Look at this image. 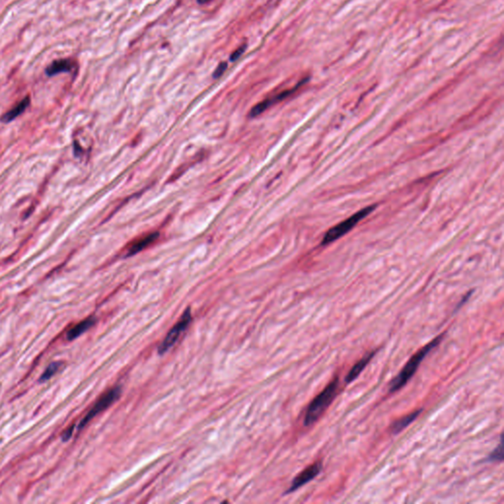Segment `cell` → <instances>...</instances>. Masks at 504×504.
Wrapping results in <instances>:
<instances>
[{
	"instance_id": "1",
	"label": "cell",
	"mask_w": 504,
	"mask_h": 504,
	"mask_svg": "<svg viewBox=\"0 0 504 504\" xmlns=\"http://www.w3.org/2000/svg\"><path fill=\"white\" fill-rule=\"evenodd\" d=\"M444 335L445 334L443 333V334L437 336L435 339L432 341L431 343H428L427 345H425L422 349H421L419 352H416L410 358V361L403 367V369L400 371L398 376H396L390 382L389 393H395V392H397L398 390H400L401 388H403V387L405 386L408 383V381L417 372L418 367L420 366V364H421L422 361L425 359V357L430 352H432L434 349H435L439 345V343L441 341L443 340Z\"/></svg>"
},
{
	"instance_id": "2",
	"label": "cell",
	"mask_w": 504,
	"mask_h": 504,
	"mask_svg": "<svg viewBox=\"0 0 504 504\" xmlns=\"http://www.w3.org/2000/svg\"><path fill=\"white\" fill-rule=\"evenodd\" d=\"M339 388V378L336 377L333 381H331L325 389L320 392L315 398L309 404L306 413H305L304 424L305 426H310L318 419L322 416V414L331 405L332 401L335 399Z\"/></svg>"
},
{
	"instance_id": "3",
	"label": "cell",
	"mask_w": 504,
	"mask_h": 504,
	"mask_svg": "<svg viewBox=\"0 0 504 504\" xmlns=\"http://www.w3.org/2000/svg\"><path fill=\"white\" fill-rule=\"evenodd\" d=\"M376 205H374V206H368L366 208H364V209L357 212L356 214H353L347 220L343 221L342 223H338L337 226L330 229L328 232L326 233V235H324L321 245L327 246L329 244L335 241L336 239L340 238L343 235H346L347 233H349L352 228H354L357 226V223H360L367 215H369L371 212L374 211L376 209Z\"/></svg>"
},
{
	"instance_id": "4",
	"label": "cell",
	"mask_w": 504,
	"mask_h": 504,
	"mask_svg": "<svg viewBox=\"0 0 504 504\" xmlns=\"http://www.w3.org/2000/svg\"><path fill=\"white\" fill-rule=\"evenodd\" d=\"M120 394H121L120 386L114 387L105 393L97 401V403L92 407V409L88 412V414L83 418L82 421L79 422L78 432L82 431L83 428L91 422L96 416H98L100 413L106 410L110 405H113L120 397Z\"/></svg>"
},
{
	"instance_id": "5",
	"label": "cell",
	"mask_w": 504,
	"mask_h": 504,
	"mask_svg": "<svg viewBox=\"0 0 504 504\" xmlns=\"http://www.w3.org/2000/svg\"><path fill=\"white\" fill-rule=\"evenodd\" d=\"M192 320L191 315V309L190 307H188L182 315L180 317L179 321L176 323L173 328L170 330V332L166 334L164 341L160 344L158 348V353L159 354H164V352H167L175 344H176L178 338L181 336V334L188 329L190 322Z\"/></svg>"
},
{
	"instance_id": "6",
	"label": "cell",
	"mask_w": 504,
	"mask_h": 504,
	"mask_svg": "<svg viewBox=\"0 0 504 504\" xmlns=\"http://www.w3.org/2000/svg\"><path fill=\"white\" fill-rule=\"evenodd\" d=\"M308 79L307 78H305L304 80H302L301 82L297 83L293 88L292 89H289V90H286V91H283L280 94L276 95L272 98H269V99H266L262 102H260L259 104H257L256 106H253L249 113V117L250 118H255V117H258L260 116L262 113H264L267 108H269L270 106L277 104V103H280L282 101H284L285 99H287L288 97H290L291 95L293 94L298 88H301L305 83L307 82Z\"/></svg>"
},
{
	"instance_id": "7",
	"label": "cell",
	"mask_w": 504,
	"mask_h": 504,
	"mask_svg": "<svg viewBox=\"0 0 504 504\" xmlns=\"http://www.w3.org/2000/svg\"><path fill=\"white\" fill-rule=\"evenodd\" d=\"M321 471H322V464H321V462H316V463L312 464L311 466L307 467L306 469L304 470L301 474H298L293 479L291 487L287 490V492L285 493L288 494V493L295 492L296 490H298L300 488H302L303 486H305L307 482H309V481H312L313 479H315L317 476L321 473Z\"/></svg>"
},
{
	"instance_id": "8",
	"label": "cell",
	"mask_w": 504,
	"mask_h": 504,
	"mask_svg": "<svg viewBox=\"0 0 504 504\" xmlns=\"http://www.w3.org/2000/svg\"><path fill=\"white\" fill-rule=\"evenodd\" d=\"M78 65L75 60L71 59H62L53 60L47 68L46 74L48 77L59 75L60 73H76Z\"/></svg>"
},
{
	"instance_id": "9",
	"label": "cell",
	"mask_w": 504,
	"mask_h": 504,
	"mask_svg": "<svg viewBox=\"0 0 504 504\" xmlns=\"http://www.w3.org/2000/svg\"><path fill=\"white\" fill-rule=\"evenodd\" d=\"M376 353V351L366 353L363 359H361L357 364H354L352 368H351V370L349 371V374L346 376L345 382L346 383H351L353 380H356L359 377V376L363 372L364 368L367 366V364L370 363V361L374 359V357H375Z\"/></svg>"
},
{
	"instance_id": "10",
	"label": "cell",
	"mask_w": 504,
	"mask_h": 504,
	"mask_svg": "<svg viewBox=\"0 0 504 504\" xmlns=\"http://www.w3.org/2000/svg\"><path fill=\"white\" fill-rule=\"evenodd\" d=\"M96 322H97V318L95 316H90L88 317L87 319L83 320L81 322H79L78 324L74 325L72 328L68 330V332L66 334L67 340H75L76 338H78L79 336H81L82 334H84L86 331H88L89 329L92 328L94 326Z\"/></svg>"
},
{
	"instance_id": "11",
	"label": "cell",
	"mask_w": 504,
	"mask_h": 504,
	"mask_svg": "<svg viewBox=\"0 0 504 504\" xmlns=\"http://www.w3.org/2000/svg\"><path fill=\"white\" fill-rule=\"evenodd\" d=\"M159 237V234L158 233H152L150 235H145L144 237H142L140 239L134 241L130 247H128V251H127V256H132L134 254H137L141 252L142 250H144L146 247L151 246L153 242L156 241V239Z\"/></svg>"
},
{
	"instance_id": "12",
	"label": "cell",
	"mask_w": 504,
	"mask_h": 504,
	"mask_svg": "<svg viewBox=\"0 0 504 504\" xmlns=\"http://www.w3.org/2000/svg\"><path fill=\"white\" fill-rule=\"evenodd\" d=\"M422 409H420V410H415L413 413H410L409 415L407 416H404L402 417L401 419H399L397 421L393 422L391 424V433L393 434H398L399 433H401L402 431H404L408 425H410V423L416 421V419L422 414Z\"/></svg>"
},
{
	"instance_id": "13",
	"label": "cell",
	"mask_w": 504,
	"mask_h": 504,
	"mask_svg": "<svg viewBox=\"0 0 504 504\" xmlns=\"http://www.w3.org/2000/svg\"><path fill=\"white\" fill-rule=\"evenodd\" d=\"M30 98L29 97H26L24 98L23 100L17 105V106H14L13 108H11L9 111L5 113L1 118L0 120L3 122V123H9L11 122L12 120H14L15 118L20 117L24 111L28 108V106H30Z\"/></svg>"
},
{
	"instance_id": "14",
	"label": "cell",
	"mask_w": 504,
	"mask_h": 504,
	"mask_svg": "<svg viewBox=\"0 0 504 504\" xmlns=\"http://www.w3.org/2000/svg\"><path fill=\"white\" fill-rule=\"evenodd\" d=\"M62 365H63L62 362H53V363H51L46 368V370L44 371V374L42 375V376L40 377L39 381L41 383H44V382H46L47 380H49L62 367Z\"/></svg>"
},
{
	"instance_id": "15",
	"label": "cell",
	"mask_w": 504,
	"mask_h": 504,
	"mask_svg": "<svg viewBox=\"0 0 504 504\" xmlns=\"http://www.w3.org/2000/svg\"><path fill=\"white\" fill-rule=\"evenodd\" d=\"M503 460V441L502 435L500 437V442L493 452L486 458V462H501Z\"/></svg>"
},
{
	"instance_id": "16",
	"label": "cell",
	"mask_w": 504,
	"mask_h": 504,
	"mask_svg": "<svg viewBox=\"0 0 504 504\" xmlns=\"http://www.w3.org/2000/svg\"><path fill=\"white\" fill-rule=\"evenodd\" d=\"M247 48V44H244L242 46H240V47H238V48H236L235 51H234V52L231 54V57H230V60H231V61H233V62H235V61H236L237 59H240V57H241V55H242V54L246 52Z\"/></svg>"
},
{
	"instance_id": "17",
	"label": "cell",
	"mask_w": 504,
	"mask_h": 504,
	"mask_svg": "<svg viewBox=\"0 0 504 504\" xmlns=\"http://www.w3.org/2000/svg\"><path fill=\"white\" fill-rule=\"evenodd\" d=\"M227 69H228V62H226V61H222V62H221V63H220L218 66H217V68L215 69V71H214V73H213V78H214V79H218V78H220V77L223 75V73H225V71L227 70Z\"/></svg>"
},
{
	"instance_id": "18",
	"label": "cell",
	"mask_w": 504,
	"mask_h": 504,
	"mask_svg": "<svg viewBox=\"0 0 504 504\" xmlns=\"http://www.w3.org/2000/svg\"><path fill=\"white\" fill-rule=\"evenodd\" d=\"M74 430H75V424H72V425H70V426H69V427H68L66 431H64V432L62 433V435H61V440H62L63 442H67V441L70 439L71 436H72V434H73V432H74Z\"/></svg>"
},
{
	"instance_id": "19",
	"label": "cell",
	"mask_w": 504,
	"mask_h": 504,
	"mask_svg": "<svg viewBox=\"0 0 504 504\" xmlns=\"http://www.w3.org/2000/svg\"><path fill=\"white\" fill-rule=\"evenodd\" d=\"M210 1H211V0H197V2H198L199 4H206V3L210 2Z\"/></svg>"
}]
</instances>
